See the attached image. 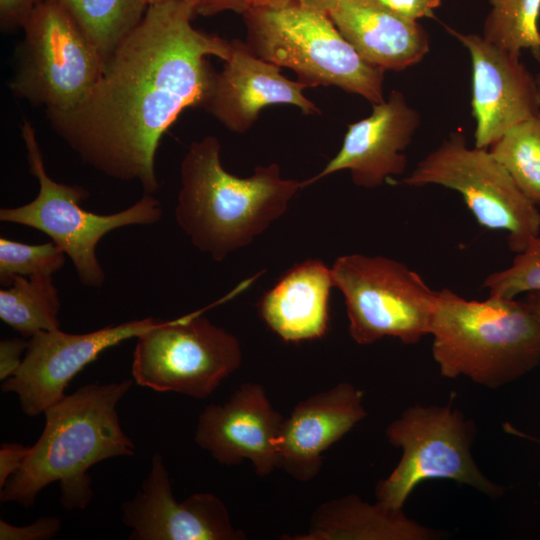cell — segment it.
I'll list each match as a JSON object with an SVG mask.
<instances>
[{
	"mask_svg": "<svg viewBox=\"0 0 540 540\" xmlns=\"http://www.w3.org/2000/svg\"><path fill=\"white\" fill-rule=\"evenodd\" d=\"M181 0L149 5L140 24L104 63L87 98L64 112L46 111L52 129L89 166L145 194L159 189V142L183 110L202 107L231 43L195 29Z\"/></svg>",
	"mask_w": 540,
	"mask_h": 540,
	"instance_id": "cell-1",
	"label": "cell"
},
{
	"mask_svg": "<svg viewBox=\"0 0 540 540\" xmlns=\"http://www.w3.org/2000/svg\"><path fill=\"white\" fill-rule=\"evenodd\" d=\"M132 385L129 379L89 383L46 409L44 429L21 468L1 489V502L32 506L43 488L58 482L61 505L85 509L93 497L88 470L103 460L135 454L117 413Z\"/></svg>",
	"mask_w": 540,
	"mask_h": 540,
	"instance_id": "cell-2",
	"label": "cell"
},
{
	"mask_svg": "<svg viewBox=\"0 0 540 540\" xmlns=\"http://www.w3.org/2000/svg\"><path fill=\"white\" fill-rule=\"evenodd\" d=\"M214 136L191 143L180 166L175 219L199 251L215 262L247 247L287 211L305 181L284 179L276 163L249 177L226 171Z\"/></svg>",
	"mask_w": 540,
	"mask_h": 540,
	"instance_id": "cell-3",
	"label": "cell"
},
{
	"mask_svg": "<svg viewBox=\"0 0 540 540\" xmlns=\"http://www.w3.org/2000/svg\"><path fill=\"white\" fill-rule=\"evenodd\" d=\"M430 335L433 358L446 378L464 376L496 389L540 363V323L516 298L467 300L444 288L438 291Z\"/></svg>",
	"mask_w": 540,
	"mask_h": 540,
	"instance_id": "cell-4",
	"label": "cell"
},
{
	"mask_svg": "<svg viewBox=\"0 0 540 540\" xmlns=\"http://www.w3.org/2000/svg\"><path fill=\"white\" fill-rule=\"evenodd\" d=\"M247 45L261 59L293 70L307 86H337L381 103L384 72L365 62L328 14L293 2L252 6L244 14Z\"/></svg>",
	"mask_w": 540,
	"mask_h": 540,
	"instance_id": "cell-5",
	"label": "cell"
},
{
	"mask_svg": "<svg viewBox=\"0 0 540 540\" xmlns=\"http://www.w3.org/2000/svg\"><path fill=\"white\" fill-rule=\"evenodd\" d=\"M21 135L29 171L37 179L39 191L27 204L1 208L0 221L30 227L49 236L70 258L81 284L100 288L105 281L96 254L101 239L121 227L157 223L163 214L160 201L153 194L144 193L133 205L115 213L87 211L81 206L89 196L85 188L59 183L48 175L30 121L21 125Z\"/></svg>",
	"mask_w": 540,
	"mask_h": 540,
	"instance_id": "cell-6",
	"label": "cell"
},
{
	"mask_svg": "<svg viewBox=\"0 0 540 540\" xmlns=\"http://www.w3.org/2000/svg\"><path fill=\"white\" fill-rule=\"evenodd\" d=\"M331 272L334 287L344 296L350 337L357 344L393 337L412 345L430 335L438 291L404 263L355 253L338 257Z\"/></svg>",
	"mask_w": 540,
	"mask_h": 540,
	"instance_id": "cell-7",
	"label": "cell"
},
{
	"mask_svg": "<svg viewBox=\"0 0 540 540\" xmlns=\"http://www.w3.org/2000/svg\"><path fill=\"white\" fill-rule=\"evenodd\" d=\"M475 432L471 419L449 405L407 408L386 428L389 443L402 449V457L376 484V501L402 509L416 486L429 479H449L492 498L501 496L502 487L490 481L473 459Z\"/></svg>",
	"mask_w": 540,
	"mask_h": 540,
	"instance_id": "cell-8",
	"label": "cell"
},
{
	"mask_svg": "<svg viewBox=\"0 0 540 540\" xmlns=\"http://www.w3.org/2000/svg\"><path fill=\"white\" fill-rule=\"evenodd\" d=\"M12 93L46 111H69L81 104L98 81L103 62L66 11L41 0L22 27Z\"/></svg>",
	"mask_w": 540,
	"mask_h": 540,
	"instance_id": "cell-9",
	"label": "cell"
},
{
	"mask_svg": "<svg viewBox=\"0 0 540 540\" xmlns=\"http://www.w3.org/2000/svg\"><path fill=\"white\" fill-rule=\"evenodd\" d=\"M408 186L440 185L457 191L479 225L506 231L509 248L520 253L540 234V211L489 149L469 148L455 131L403 179Z\"/></svg>",
	"mask_w": 540,
	"mask_h": 540,
	"instance_id": "cell-10",
	"label": "cell"
},
{
	"mask_svg": "<svg viewBox=\"0 0 540 540\" xmlns=\"http://www.w3.org/2000/svg\"><path fill=\"white\" fill-rule=\"evenodd\" d=\"M203 312L161 319L136 338L131 371L138 385L205 399L240 367L238 338Z\"/></svg>",
	"mask_w": 540,
	"mask_h": 540,
	"instance_id": "cell-11",
	"label": "cell"
},
{
	"mask_svg": "<svg viewBox=\"0 0 540 540\" xmlns=\"http://www.w3.org/2000/svg\"><path fill=\"white\" fill-rule=\"evenodd\" d=\"M160 320L147 317L82 334L39 332L28 339L22 365L1 390L17 395L25 415L38 416L60 401L69 382L102 352L139 337Z\"/></svg>",
	"mask_w": 540,
	"mask_h": 540,
	"instance_id": "cell-12",
	"label": "cell"
},
{
	"mask_svg": "<svg viewBox=\"0 0 540 540\" xmlns=\"http://www.w3.org/2000/svg\"><path fill=\"white\" fill-rule=\"evenodd\" d=\"M122 522L131 540H243L224 502L211 493H195L177 502L163 457L155 453L151 469L135 496L122 505Z\"/></svg>",
	"mask_w": 540,
	"mask_h": 540,
	"instance_id": "cell-13",
	"label": "cell"
},
{
	"mask_svg": "<svg viewBox=\"0 0 540 540\" xmlns=\"http://www.w3.org/2000/svg\"><path fill=\"white\" fill-rule=\"evenodd\" d=\"M469 51L472 61V115L475 147L488 149L512 126L540 117V93L520 55L477 34L448 28Z\"/></svg>",
	"mask_w": 540,
	"mask_h": 540,
	"instance_id": "cell-14",
	"label": "cell"
},
{
	"mask_svg": "<svg viewBox=\"0 0 540 540\" xmlns=\"http://www.w3.org/2000/svg\"><path fill=\"white\" fill-rule=\"evenodd\" d=\"M284 418L263 385L243 383L224 403L205 407L194 441L219 464L248 460L259 477H266L278 467L277 441Z\"/></svg>",
	"mask_w": 540,
	"mask_h": 540,
	"instance_id": "cell-15",
	"label": "cell"
},
{
	"mask_svg": "<svg viewBox=\"0 0 540 540\" xmlns=\"http://www.w3.org/2000/svg\"><path fill=\"white\" fill-rule=\"evenodd\" d=\"M223 70L214 74L202 107L227 129L244 133L259 112L272 104L297 106L306 115L319 108L303 94L308 86L280 73V67L255 55L247 43L232 40Z\"/></svg>",
	"mask_w": 540,
	"mask_h": 540,
	"instance_id": "cell-16",
	"label": "cell"
},
{
	"mask_svg": "<svg viewBox=\"0 0 540 540\" xmlns=\"http://www.w3.org/2000/svg\"><path fill=\"white\" fill-rule=\"evenodd\" d=\"M419 123L418 112L400 91L393 90L387 100L373 104L368 117L348 126L339 152L321 172L305 180L306 187L340 170H349L357 186H381L389 177L405 171L404 150Z\"/></svg>",
	"mask_w": 540,
	"mask_h": 540,
	"instance_id": "cell-17",
	"label": "cell"
},
{
	"mask_svg": "<svg viewBox=\"0 0 540 540\" xmlns=\"http://www.w3.org/2000/svg\"><path fill=\"white\" fill-rule=\"evenodd\" d=\"M363 399V391L341 382L299 401L281 425L278 468L297 481L314 479L324 452L366 418Z\"/></svg>",
	"mask_w": 540,
	"mask_h": 540,
	"instance_id": "cell-18",
	"label": "cell"
},
{
	"mask_svg": "<svg viewBox=\"0 0 540 540\" xmlns=\"http://www.w3.org/2000/svg\"><path fill=\"white\" fill-rule=\"evenodd\" d=\"M329 16L360 57L383 71L404 70L429 51L425 29L378 0H339Z\"/></svg>",
	"mask_w": 540,
	"mask_h": 540,
	"instance_id": "cell-19",
	"label": "cell"
},
{
	"mask_svg": "<svg viewBox=\"0 0 540 540\" xmlns=\"http://www.w3.org/2000/svg\"><path fill=\"white\" fill-rule=\"evenodd\" d=\"M331 268L308 259L289 269L258 302L268 328L285 342L322 338L329 327Z\"/></svg>",
	"mask_w": 540,
	"mask_h": 540,
	"instance_id": "cell-20",
	"label": "cell"
},
{
	"mask_svg": "<svg viewBox=\"0 0 540 540\" xmlns=\"http://www.w3.org/2000/svg\"><path fill=\"white\" fill-rule=\"evenodd\" d=\"M437 533L378 501L354 494L329 500L312 513L306 532L284 540H430Z\"/></svg>",
	"mask_w": 540,
	"mask_h": 540,
	"instance_id": "cell-21",
	"label": "cell"
},
{
	"mask_svg": "<svg viewBox=\"0 0 540 540\" xmlns=\"http://www.w3.org/2000/svg\"><path fill=\"white\" fill-rule=\"evenodd\" d=\"M76 23L103 64L140 24L147 0H53Z\"/></svg>",
	"mask_w": 540,
	"mask_h": 540,
	"instance_id": "cell-22",
	"label": "cell"
},
{
	"mask_svg": "<svg viewBox=\"0 0 540 540\" xmlns=\"http://www.w3.org/2000/svg\"><path fill=\"white\" fill-rule=\"evenodd\" d=\"M60 309L52 275L16 276L0 290V319L24 338L60 329Z\"/></svg>",
	"mask_w": 540,
	"mask_h": 540,
	"instance_id": "cell-23",
	"label": "cell"
},
{
	"mask_svg": "<svg viewBox=\"0 0 540 540\" xmlns=\"http://www.w3.org/2000/svg\"><path fill=\"white\" fill-rule=\"evenodd\" d=\"M521 191L540 205V117L512 126L490 147Z\"/></svg>",
	"mask_w": 540,
	"mask_h": 540,
	"instance_id": "cell-24",
	"label": "cell"
},
{
	"mask_svg": "<svg viewBox=\"0 0 540 540\" xmlns=\"http://www.w3.org/2000/svg\"><path fill=\"white\" fill-rule=\"evenodd\" d=\"M483 37L511 53L530 49L540 62V0H488Z\"/></svg>",
	"mask_w": 540,
	"mask_h": 540,
	"instance_id": "cell-25",
	"label": "cell"
},
{
	"mask_svg": "<svg viewBox=\"0 0 540 540\" xmlns=\"http://www.w3.org/2000/svg\"><path fill=\"white\" fill-rule=\"evenodd\" d=\"M66 254L53 241L27 244L0 237V282L16 276L53 275L65 264Z\"/></svg>",
	"mask_w": 540,
	"mask_h": 540,
	"instance_id": "cell-26",
	"label": "cell"
},
{
	"mask_svg": "<svg viewBox=\"0 0 540 540\" xmlns=\"http://www.w3.org/2000/svg\"><path fill=\"white\" fill-rule=\"evenodd\" d=\"M483 287L490 296L504 298L540 291V236L532 238L525 249L517 253L510 267L488 275Z\"/></svg>",
	"mask_w": 540,
	"mask_h": 540,
	"instance_id": "cell-27",
	"label": "cell"
},
{
	"mask_svg": "<svg viewBox=\"0 0 540 540\" xmlns=\"http://www.w3.org/2000/svg\"><path fill=\"white\" fill-rule=\"evenodd\" d=\"M61 529L58 517H41L26 526H15L0 520L1 540H48L57 535Z\"/></svg>",
	"mask_w": 540,
	"mask_h": 540,
	"instance_id": "cell-28",
	"label": "cell"
},
{
	"mask_svg": "<svg viewBox=\"0 0 540 540\" xmlns=\"http://www.w3.org/2000/svg\"><path fill=\"white\" fill-rule=\"evenodd\" d=\"M28 340L25 338L4 339L0 342V380L12 377L22 365Z\"/></svg>",
	"mask_w": 540,
	"mask_h": 540,
	"instance_id": "cell-29",
	"label": "cell"
},
{
	"mask_svg": "<svg viewBox=\"0 0 540 540\" xmlns=\"http://www.w3.org/2000/svg\"><path fill=\"white\" fill-rule=\"evenodd\" d=\"M41 0H0V23L5 31L22 28Z\"/></svg>",
	"mask_w": 540,
	"mask_h": 540,
	"instance_id": "cell-30",
	"label": "cell"
},
{
	"mask_svg": "<svg viewBox=\"0 0 540 540\" xmlns=\"http://www.w3.org/2000/svg\"><path fill=\"white\" fill-rule=\"evenodd\" d=\"M30 446L18 443H3L0 447V488L21 468Z\"/></svg>",
	"mask_w": 540,
	"mask_h": 540,
	"instance_id": "cell-31",
	"label": "cell"
},
{
	"mask_svg": "<svg viewBox=\"0 0 540 540\" xmlns=\"http://www.w3.org/2000/svg\"><path fill=\"white\" fill-rule=\"evenodd\" d=\"M193 16H211L224 11L244 14L251 6L250 0H181Z\"/></svg>",
	"mask_w": 540,
	"mask_h": 540,
	"instance_id": "cell-32",
	"label": "cell"
},
{
	"mask_svg": "<svg viewBox=\"0 0 540 540\" xmlns=\"http://www.w3.org/2000/svg\"><path fill=\"white\" fill-rule=\"evenodd\" d=\"M393 12L417 21L423 17H433V10L437 8L441 0H378Z\"/></svg>",
	"mask_w": 540,
	"mask_h": 540,
	"instance_id": "cell-33",
	"label": "cell"
},
{
	"mask_svg": "<svg viewBox=\"0 0 540 540\" xmlns=\"http://www.w3.org/2000/svg\"><path fill=\"white\" fill-rule=\"evenodd\" d=\"M307 8L328 14L335 8L339 0H295Z\"/></svg>",
	"mask_w": 540,
	"mask_h": 540,
	"instance_id": "cell-34",
	"label": "cell"
},
{
	"mask_svg": "<svg viewBox=\"0 0 540 540\" xmlns=\"http://www.w3.org/2000/svg\"><path fill=\"white\" fill-rule=\"evenodd\" d=\"M525 302L540 323V291L527 293Z\"/></svg>",
	"mask_w": 540,
	"mask_h": 540,
	"instance_id": "cell-35",
	"label": "cell"
},
{
	"mask_svg": "<svg viewBox=\"0 0 540 540\" xmlns=\"http://www.w3.org/2000/svg\"><path fill=\"white\" fill-rule=\"evenodd\" d=\"M295 2V0H250L252 6L281 7Z\"/></svg>",
	"mask_w": 540,
	"mask_h": 540,
	"instance_id": "cell-36",
	"label": "cell"
},
{
	"mask_svg": "<svg viewBox=\"0 0 540 540\" xmlns=\"http://www.w3.org/2000/svg\"><path fill=\"white\" fill-rule=\"evenodd\" d=\"M166 1H168V0H147L149 5L160 4V3H164Z\"/></svg>",
	"mask_w": 540,
	"mask_h": 540,
	"instance_id": "cell-37",
	"label": "cell"
},
{
	"mask_svg": "<svg viewBox=\"0 0 540 540\" xmlns=\"http://www.w3.org/2000/svg\"><path fill=\"white\" fill-rule=\"evenodd\" d=\"M536 81H537V85H538V89L540 93V74H538V76L536 77Z\"/></svg>",
	"mask_w": 540,
	"mask_h": 540,
	"instance_id": "cell-38",
	"label": "cell"
}]
</instances>
